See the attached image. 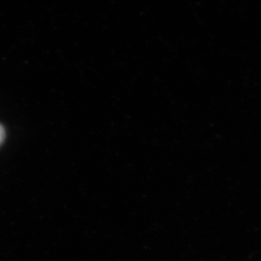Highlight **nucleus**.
<instances>
[{"instance_id": "obj_1", "label": "nucleus", "mask_w": 261, "mask_h": 261, "mask_svg": "<svg viewBox=\"0 0 261 261\" xmlns=\"http://www.w3.org/2000/svg\"><path fill=\"white\" fill-rule=\"evenodd\" d=\"M4 139H5V130H4V128L0 125V145L4 141Z\"/></svg>"}]
</instances>
